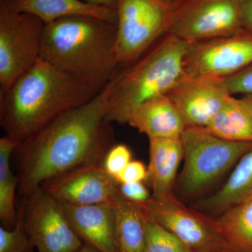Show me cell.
<instances>
[{
	"label": "cell",
	"instance_id": "obj_13",
	"mask_svg": "<svg viewBox=\"0 0 252 252\" xmlns=\"http://www.w3.org/2000/svg\"><path fill=\"white\" fill-rule=\"evenodd\" d=\"M40 187L59 201L73 205H113L120 193L119 182L102 165L76 169L46 181Z\"/></svg>",
	"mask_w": 252,
	"mask_h": 252
},
{
	"label": "cell",
	"instance_id": "obj_11",
	"mask_svg": "<svg viewBox=\"0 0 252 252\" xmlns=\"http://www.w3.org/2000/svg\"><path fill=\"white\" fill-rule=\"evenodd\" d=\"M252 64V32L244 28L232 35L189 44L184 70L196 77L223 79Z\"/></svg>",
	"mask_w": 252,
	"mask_h": 252
},
{
	"label": "cell",
	"instance_id": "obj_34",
	"mask_svg": "<svg viewBox=\"0 0 252 252\" xmlns=\"http://www.w3.org/2000/svg\"></svg>",
	"mask_w": 252,
	"mask_h": 252
},
{
	"label": "cell",
	"instance_id": "obj_33",
	"mask_svg": "<svg viewBox=\"0 0 252 252\" xmlns=\"http://www.w3.org/2000/svg\"><path fill=\"white\" fill-rule=\"evenodd\" d=\"M165 1H175V0H165Z\"/></svg>",
	"mask_w": 252,
	"mask_h": 252
},
{
	"label": "cell",
	"instance_id": "obj_22",
	"mask_svg": "<svg viewBox=\"0 0 252 252\" xmlns=\"http://www.w3.org/2000/svg\"><path fill=\"white\" fill-rule=\"evenodd\" d=\"M219 231L233 252H252V200L215 218Z\"/></svg>",
	"mask_w": 252,
	"mask_h": 252
},
{
	"label": "cell",
	"instance_id": "obj_9",
	"mask_svg": "<svg viewBox=\"0 0 252 252\" xmlns=\"http://www.w3.org/2000/svg\"><path fill=\"white\" fill-rule=\"evenodd\" d=\"M144 216L174 233L193 252H233L215 218L187 207L174 193L137 203Z\"/></svg>",
	"mask_w": 252,
	"mask_h": 252
},
{
	"label": "cell",
	"instance_id": "obj_17",
	"mask_svg": "<svg viewBox=\"0 0 252 252\" xmlns=\"http://www.w3.org/2000/svg\"><path fill=\"white\" fill-rule=\"evenodd\" d=\"M252 200V149L237 162L224 185L215 194L200 200L194 208L216 218L227 210Z\"/></svg>",
	"mask_w": 252,
	"mask_h": 252
},
{
	"label": "cell",
	"instance_id": "obj_21",
	"mask_svg": "<svg viewBox=\"0 0 252 252\" xmlns=\"http://www.w3.org/2000/svg\"><path fill=\"white\" fill-rule=\"evenodd\" d=\"M19 142L5 135L0 139V220L1 226L12 229L18 219L15 195L18 178L11 165L13 152Z\"/></svg>",
	"mask_w": 252,
	"mask_h": 252
},
{
	"label": "cell",
	"instance_id": "obj_32",
	"mask_svg": "<svg viewBox=\"0 0 252 252\" xmlns=\"http://www.w3.org/2000/svg\"><path fill=\"white\" fill-rule=\"evenodd\" d=\"M245 97L248 98L250 102H252V94H250V95H245Z\"/></svg>",
	"mask_w": 252,
	"mask_h": 252
},
{
	"label": "cell",
	"instance_id": "obj_19",
	"mask_svg": "<svg viewBox=\"0 0 252 252\" xmlns=\"http://www.w3.org/2000/svg\"><path fill=\"white\" fill-rule=\"evenodd\" d=\"M206 127L225 140L252 142V102L232 95Z\"/></svg>",
	"mask_w": 252,
	"mask_h": 252
},
{
	"label": "cell",
	"instance_id": "obj_16",
	"mask_svg": "<svg viewBox=\"0 0 252 252\" xmlns=\"http://www.w3.org/2000/svg\"><path fill=\"white\" fill-rule=\"evenodd\" d=\"M184 158L181 138L149 139V164L144 182L153 196L173 193L177 170Z\"/></svg>",
	"mask_w": 252,
	"mask_h": 252
},
{
	"label": "cell",
	"instance_id": "obj_4",
	"mask_svg": "<svg viewBox=\"0 0 252 252\" xmlns=\"http://www.w3.org/2000/svg\"><path fill=\"white\" fill-rule=\"evenodd\" d=\"M189 44L166 34L140 59L118 71L106 86V121L127 124L146 101L167 94L185 72L184 58Z\"/></svg>",
	"mask_w": 252,
	"mask_h": 252
},
{
	"label": "cell",
	"instance_id": "obj_24",
	"mask_svg": "<svg viewBox=\"0 0 252 252\" xmlns=\"http://www.w3.org/2000/svg\"><path fill=\"white\" fill-rule=\"evenodd\" d=\"M34 243L23 223V209L18 210V219L12 229L0 226V252H33Z\"/></svg>",
	"mask_w": 252,
	"mask_h": 252
},
{
	"label": "cell",
	"instance_id": "obj_2",
	"mask_svg": "<svg viewBox=\"0 0 252 252\" xmlns=\"http://www.w3.org/2000/svg\"><path fill=\"white\" fill-rule=\"evenodd\" d=\"M97 94L75 77L40 59L0 95V124L5 135L20 143Z\"/></svg>",
	"mask_w": 252,
	"mask_h": 252
},
{
	"label": "cell",
	"instance_id": "obj_25",
	"mask_svg": "<svg viewBox=\"0 0 252 252\" xmlns=\"http://www.w3.org/2000/svg\"><path fill=\"white\" fill-rule=\"evenodd\" d=\"M132 158L130 149L125 144H116L104 158L102 166L114 179L128 165Z\"/></svg>",
	"mask_w": 252,
	"mask_h": 252
},
{
	"label": "cell",
	"instance_id": "obj_23",
	"mask_svg": "<svg viewBox=\"0 0 252 252\" xmlns=\"http://www.w3.org/2000/svg\"><path fill=\"white\" fill-rule=\"evenodd\" d=\"M144 252H191L174 233L146 217H144Z\"/></svg>",
	"mask_w": 252,
	"mask_h": 252
},
{
	"label": "cell",
	"instance_id": "obj_12",
	"mask_svg": "<svg viewBox=\"0 0 252 252\" xmlns=\"http://www.w3.org/2000/svg\"><path fill=\"white\" fill-rule=\"evenodd\" d=\"M167 94L186 127H206L232 96L222 79L196 77L185 72Z\"/></svg>",
	"mask_w": 252,
	"mask_h": 252
},
{
	"label": "cell",
	"instance_id": "obj_6",
	"mask_svg": "<svg viewBox=\"0 0 252 252\" xmlns=\"http://www.w3.org/2000/svg\"><path fill=\"white\" fill-rule=\"evenodd\" d=\"M45 26L37 16L18 11L8 0H1L0 95L40 59Z\"/></svg>",
	"mask_w": 252,
	"mask_h": 252
},
{
	"label": "cell",
	"instance_id": "obj_8",
	"mask_svg": "<svg viewBox=\"0 0 252 252\" xmlns=\"http://www.w3.org/2000/svg\"><path fill=\"white\" fill-rule=\"evenodd\" d=\"M243 0H175L167 34L187 44L229 36L243 29Z\"/></svg>",
	"mask_w": 252,
	"mask_h": 252
},
{
	"label": "cell",
	"instance_id": "obj_18",
	"mask_svg": "<svg viewBox=\"0 0 252 252\" xmlns=\"http://www.w3.org/2000/svg\"><path fill=\"white\" fill-rule=\"evenodd\" d=\"M10 4L23 12L40 18L45 25L70 16H86L117 23L115 10L89 4L83 0H8Z\"/></svg>",
	"mask_w": 252,
	"mask_h": 252
},
{
	"label": "cell",
	"instance_id": "obj_3",
	"mask_svg": "<svg viewBox=\"0 0 252 252\" xmlns=\"http://www.w3.org/2000/svg\"><path fill=\"white\" fill-rule=\"evenodd\" d=\"M117 23L76 16L46 25L40 59L99 94L120 69L116 55Z\"/></svg>",
	"mask_w": 252,
	"mask_h": 252
},
{
	"label": "cell",
	"instance_id": "obj_26",
	"mask_svg": "<svg viewBox=\"0 0 252 252\" xmlns=\"http://www.w3.org/2000/svg\"><path fill=\"white\" fill-rule=\"evenodd\" d=\"M222 80L231 95L238 94H252V64Z\"/></svg>",
	"mask_w": 252,
	"mask_h": 252
},
{
	"label": "cell",
	"instance_id": "obj_27",
	"mask_svg": "<svg viewBox=\"0 0 252 252\" xmlns=\"http://www.w3.org/2000/svg\"><path fill=\"white\" fill-rule=\"evenodd\" d=\"M119 189L124 198L133 203H145L150 200L152 196L143 182L119 183Z\"/></svg>",
	"mask_w": 252,
	"mask_h": 252
},
{
	"label": "cell",
	"instance_id": "obj_10",
	"mask_svg": "<svg viewBox=\"0 0 252 252\" xmlns=\"http://www.w3.org/2000/svg\"><path fill=\"white\" fill-rule=\"evenodd\" d=\"M23 223L38 252H75L84 245L61 202L41 187L22 198Z\"/></svg>",
	"mask_w": 252,
	"mask_h": 252
},
{
	"label": "cell",
	"instance_id": "obj_5",
	"mask_svg": "<svg viewBox=\"0 0 252 252\" xmlns=\"http://www.w3.org/2000/svg\"><path fill=\"white\" fill-rule=\"evenodd\" d=\"M185 165L178 181L182 202L201 195L252 149V142L220 138L207 127H187L181 135Z\"/></svg>",
	"mask_w": 252,
	"mask_h": 252
},
{
	"label": "cell",
	"instance_id": "obj_20",
	"mask_svg": "<svg viewBox=\"0 0 252 252\" xmlns=\"http://www.w3.org/2000/svg\"><path fill=\"white\" fill-rule=\"evenodd\" d=\"M113 207L119 252H144V217L138 205L119 193Z\"/></svg>",
	"mask_w": 252,
	"mask_h": 252
},
{
	"label": "cell",
	"instance_id": "obj_30",
	"mask_svg": "<svg viewBox=\"0 0 252 252\" xmlns=\"http://www.w3.org/2000/svg\"><path fill=\"white\" fill-rule=\"evenodd\" d=\"M86 2L97 6H104L117 11L118 1L119 0H83Z\"/></svg>",
	"mask_w": 252,
	"mask_h": 252
},
{
	"label": "cell",
	"instance_id": "obj_31",
	"mask_svg": "<svg viewBox=\"0 0 252 252\" xmlns=\"http://www.w3.org/2000/svg\"><path fill=\"white\" fill-rule=\"evenodd\" d=\"M101 252L97 249L94 248V247L91 246V245H88V244H84L81 247L77 252Z\"/></svg>",
	"mask_w": 252,
	"mask_h": 252
},
{
	"label": "cell",
	"instance_id": "obj_14",
	"mask_svg": "<svg viewBox=\"0 0 252 252\" xmlns=\"http://www.w3.org/2000/svg\"><path fill=\"white\" fill-rule=\"evenodd\" d=\"M61 203L82 241L101 252H119L113 205Z\"/></svg>",
	"mask_w": 252,
	"mask_h": 252
},
{
	"label": "cell",
	"instance_id": "obj_7",
	"mask_svg": "<svg viewBox=\"0 0 252 252\" xmlns=\"http://www.w3.org/2000/svg\"><path fill=\"white\" fill-rule=\"evenodd\" d=\"M116 55L120 69L143 56L167 34L171 1L119 0Z\"/></svg>",
	"mask_w": 252,
	"mask_h": 252
},
{
	"label": "cell",
	"instance_id": "obj_15",
	"mask_svg": "<svg viewBox=\"0 0 252 252\" xmlns=\"http://www.w3.org/2000/svg\"><path fill=\"white\" fill-rule=\"evenodd\" d=\"M149 139L180 138L186 126L167 94L146 101L132 112L127 122Z\"/></svg>",
	"mask_w": 252,
	"mask_h": 252
},
{
	"label": "cell",
	"instance_id": "obj_29",
	"mask_svg": "<svg viewBox=\"0 0 252 252\" xmlns=\"http://www.w3.org/2000/svg\"><path fill=\"white\" fill-rule=\"evenodd\" d=\"M242 21L243 27L252 32V0L242 1Z\"/></svg>",
	"mask_w": 252,
	"mask_h": 252
},
{
	"label": "cell",
	"instance_id": "obj_1",
	"mask_svg": "<svg viewBox=\"0 0 252 252\" xmlns=\"http://www.w3.org/2000/svg\"><path fill=\"white\" fill-rule=\"evenodd\" d=\"M105 89L92 100L71 109L18 144L13 152L17 193L27 196L46 181L76 169L102 165L115 145Z\"/></svg>",
	"mask_w": 252,
	"mask_h": 252
},
{
	"label": "cell",
	"instance_id": "obj_28",
	"mask_svg": "<svg viewBox=\"0 0 252 252\" xmlns=\"http://www.w3.org/2000/svg\"><path fill=\"white\" fill-rule=\"evenodd\" d=\"M147 168L142 162L131 160L115 180L120 184L144 182L147 177Z\"/></svg>",
	"mask_w": 252,
	"mask_h": 252
}]
</instances>
